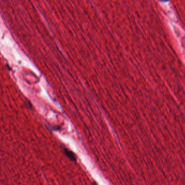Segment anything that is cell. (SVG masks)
<instances>
[{
	"mask_svg": "<svg viewBox=\"0 0 185 185\" xmlns=\"http://www.w3.org/2000/svg\"><path fill=\"white\" fill-rule=\"evenodd\" d=\"M65 154L66 156L69 158L70 160L73 161H77V156L75 155V154L73 153L72 151L69 150V149H67L66 148H65L64 149Z\"/></svg>",
	"mask_w": 185,
	"mask_h": 185,
	"instance_id": "obj_1",
	"label": "cell"
},
{
	"mask_svg": "<svg viewBox=\"0 0 185 185\" xmlns=\"http://www.w3.org/2000/svg\"><path fill=\"white\" fill-rule=\"evenodd\" d=\"M160 1H164V2H166V1H167L168 0H160Z\"/></svg>",
	"mask_w": 185,
	"mask_h": 185,
	"instance_id": "obj_2",
	"label": "cell"
}]
</instances>
